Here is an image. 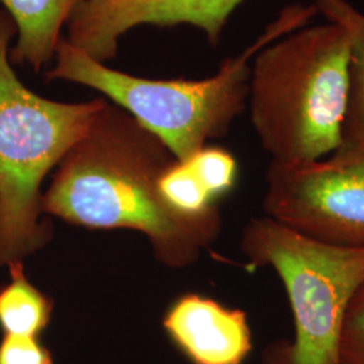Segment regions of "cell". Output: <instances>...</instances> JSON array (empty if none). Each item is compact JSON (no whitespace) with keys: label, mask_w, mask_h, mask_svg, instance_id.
<instances>
[{"label":"cell","mask_w":364,"mask_h":364,"mask_svg":"<svg viewBox=\"0 0 364 364\" xmlns=\"http://www.w3.org/2000/svg\"><path fill=\"white\" fill-rule=\"evenodd\" d=\"M177 161L154 134L105 100L90 130L57 166L42 195V212L90 230H134L151 243L156 260L186 267L219 237L221 213L178 215L158 182Z\"/></svg>","instance_id":"obj_1"},{"label":"cell","mask_w":364,"mask_h":364,"mask_svg":"<svg viewBox=\"0 0 364 364\" xmlns=\"http://www.w3.org/2000/svg\"><path fill=\"white\" fill-rule=\"evenodd\" d=\"M164 201L178 215L203 219L219 213L218 201L209 195L186 162L174 161L158 182Z\"/></svg>","instance_id":"obj_12"},{"label":"cell","mask_w":364,"mask_h":364,"mask_svg":"<svg viewBox=\"0 0 364 364\" xmlns=\"http://www.w3.org/2000/svg\"><path fill=\"white\" fill-rule=\"evenodd\" d=\"M240 250L250 267L279 277L293 314V338L267 344L262 364H340L346 316L364 284L363 248L326 243L264 215L246 224Z\"/></svg>","instance_id":"obj_5"},{"label":"cell","mask_w":364,"mask_h":364,"mask_svg":"<svg viewBox=\"0 0 364 364\" xmlns=\"http://www.w3.org/2000/svg\"><path fill=\"white\" fill-rule=\"evenodd\" d=\"M350 87L351 41L335 22L301 27L257 53L247 105L272 161L305 164L336 150Z\"/></svg>","instance_id":"obj_3"},{"label":"cell","mask_w":364,"mask_h":364,"mask_svg":"<svg viewBox=\"0 0 364 364\" xmlns=\"http://www.w3.org/2000/svg\"><path fill=\"white\" fill-rule=\"evenodd\" d=\"M201 185L216 201L228 195L237 181V161L228 150L205 146L185 161Z\"/></svg>","instance_id":"obj_13"},{"label":"cell","mask_w":364,"mask_h":364,"mask_svg":"<svg viewBox=\"0 0 364 364\" xmlns=\"http://www.w3.org/2000/svg\"><path fill=\"white\" fill-rule=\"evenodd\" d=\"M340 364H364V284L355 294L346 316Z\"/></svg>","instance_id":"obj_14"},{"label":"cell","mask_w":364,"mask_h":364,"mask_svg":"<svg viewBox=\"0 0 364 364\" xmlns=\"http://www.w3.org/2000/svg\"><path fill=\"white\" fill-rule=\"evenodd\" d=\"M0 364H53V355L39 338L3 335Z\"/></svg>","instance_id":"obj_15"},{"label":"cell","mask_w":364,"mask_h":364,"mask_svg":"<svg viewBox=\"0 0 364 364\" xmlns=\"http://www.w3.org/2000/svg\"><path fill=\"white\" fill-rule=\"evenodd\" d=\"M7 267L10 282L0 287V329L3 335L39 338L50 324L53 302L28 281L22 260Z\"/></svg>","instance_id":"obj_10"},{"label":"cell","mask_w":364,"mask_h":364,"mask_svg":"<svg viewBox=\"0 0 364 364\" xmlns=\"http://www.w3.org/2000/svg\"><path fill=\"white\" fill-rule=\"evenodd\" d=\"M317 14L314 4L284 7L245 52L228 57L203 80H151L112 69L60 38L48 80H63L102 93L130 114L169 149L178 162L195 156L209 139L224 136L248 103L251 64L274 41L305 27Z\"/></svg>","instance_id":"obj_2"},{"label":"cell","mask_w":364,"mask_h":364,"mask_svg":"<svg viewBox=\"0 0 364 364\" xmlns=\"http://www.w3.org/2000/svg\"><path fill=\"white\" fill-rule=\"evenodd\" d=\"M16 27L0 9V266L25 260L52 239L42 212L46 176L90 130L105 99L63 103L30 91L10 61Z\"/></svg>","instance_id":"obj_4"},{"label":"cell","mask_w":364,"mask_h":364,"mask_svg":"<svg viewBox=\"0 0 364 364\" xmlns=\"http://www.w3.org/2000/svg\"><path fill=\"white\" fill-rule=\"evenodd\" d=\"M162 326L192 364H245L252 351L247 313L201 294L176 299Z\"/></svg>","instance_id":"obj_8"},{"label":"cell","mask_w":364,"mask_h":364,"mask_svg":"<svg viewBox=\"0 0 364 364\" xmlns=\"http://www.w3.org/2000/svg\"><path fill=\"white\" fill-rule=\"evenodd\" d=\"M328 22L344 27L351 41V87L347 119L364 123V13L348 0H314Z\"/></svg>","instance_id":"obj_11"},{"label":"cell","mask_w":364,"mask_h":364,"mask_svg":"<svg viewBox=\"0 0 364 364\" xmlns=\"http://www.w3.org/2000/svg\"><path fill=\"white\" fill-rule=\"evenodd\" d=\"M263 210L314 239L364 250V123L346 119L341 144L321 159L272 161Z\"/></svg>","instance_id":"obj_6"},{"label":"cell","mask_w":364,"mask_h":364,"mask_svg":"<svg viewBox=\"0 0 364 364\" xmlns=\"http://www.w3.org/2000/svg\"><path fill=\"white\" fill-rule=\"evenodd\" d=\"M82 0H0L16 27L10 48L13 65L41 73L52 65L69 16Z\"/></svg>","instance_id":"obj_9"},{"label":"cell","mask_w":364,"mask_h":364,"mask_svg":"<svg viewBox=\"0 0 364 364\" xmlns=\"http://www.w3.org/2000/svg\"><path fill=\"white\" fill-rule=\"evenodd\" d=\"M243 0H82L66 22L65 38L92 58L117 57L119 41L139 26H193L218 45Z\"/></svg>","instance_id":"obj_7"}]
</instances>
